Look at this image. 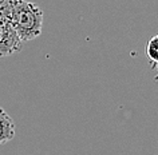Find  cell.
Masks as SVG:
<instances>
[{
  "label": "cell",
  "mask_w": 158,
  "mask_h": 155,
  "mask_svg": "<svg viewBox=\"0 0 158 155\" xmlns=\"http://www.w3.org/2000/svg\"><path fill=\"white\" fill-rule=\"evenodd\" d=\"M23 42L14 30L11 0H0V58L11 56L22 50Z\"/></svg>",
  "instance_id": "obj_2"
},
{
  "label": "cell",
  "mask_w": 158,
  "mask_h": 155,
  "mask_svg": "<svg viewBox=\"0 0 158 155\" xmlns=\"http://www.w3.org/2000/svg\"><path fill=\"white\" fill-rule=\"evenodd\" d=\"M11 19L14 30L23 43L40 36L43 11L38 4L27 0H11Z\"/></svg>",
  "instance_id": "obj_1"
},
{
  "label": "cell",
  "mask_w": 158,
  "mask_h": 155,
  "mask_svg": "<svg viewBox=\"0 0 158 155\" xmlns=\"http://www.w3.org/2000/svg\"><path fill=\"white\" fill-rule=\"evenodd\" d=\"M15 122L4 110L0 112V145L11 142L15 138Z\"/></svg>",
  "instance_id": "obj_3"
},
{
  "label": "cell",
  "mask_w": 158,
  "mask_h": 155,
  "mask_svg": "<svg viewBox=\"0 0 158 155\" xmlns=\"http://www.w3.org/2000/svg\"><path fill=\"white\" fill-rule=\"evenodd\" d=\"M2 111H3V108H2V107H0V112H2Z\"/></svg>",
  "instance_id": "obj_5"
},
{
  "label": "cell",
  "mask_w": 158,
  "mask_h": 155,
  "mask_svg": "<svg viewBox=\"0 0 158 155\" xmlns=\"http://www.w3.org/2000/svg\"><path fill=\"white\" fill-rule=\"evenodd\" d=\"M146 54H148L149 60L153 64L158 66V34L150 38V40L148 42L146 46Z\"/></svg>",
  "instance_id": "obj_4"
}]
</instances>
